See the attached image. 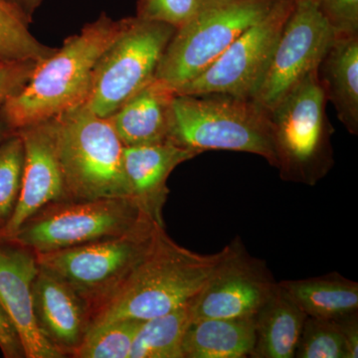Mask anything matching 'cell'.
Wrapping results in <instances>:
<instances>
[{"mask_svg":"<svg viewBox=\"0 0 358 358\" xmlns=\"http://www.w3.org/2000/svg\"><path fill=\"white\" fill-rule=\"evenodd\" d=\"M122 20L103 13L35 66L25 86L0 112L8 131L54 119L86 103L99 58L119 34Z\"/></svg>","mask_w":358,"mask_h":358,"instance_id":"1","label":"cell"},{"mask_svg":"<svg viewBox=\"0 0 358 358\" xmlns=\"http://www.w3.org/2000/svg\"><path fill=\"white\" fill-rule=\"evenodd\" d=\"M195 253L160 227L152 248L112 296L92 315V327L119 320H147L187 305L227 254Z\"/></svg>","mask_w":358,"mask_h":358,"instance_id":"2","label":"cell"},{"mask_svg":"<svg viewBox=\"0 0 358 358\" xmlns=\"http://www.w3.org/2000/svg\"><path fill=\"white\" fill-rule=\"evenodd\" d=\"M169 141L199 155L219 150L260 155L277 167L270 112L254 99L176 94Z\"/></svg>","mask_w":358,"mask_h":358,"instance_id":"3","label":"cell"},{"mask_svg":"<svg viewBox=\"0 0 358 358\" xmlns=\"http://www.w3.org/2000/svg\"><path fill=\"white\" fill-rule=\"evenodd\" d=\"M68 199H131L124 148L109 119L81 105L54 117Z\"/></svg>","mask_w":358,"mask_h":358,"instance_id":"4","label":"cell"},{"mask_svg":"<svg viewBox=\"0 0 358 358\" xmlns=\"http://www.w3.org/2000/svg\"><path fill=\"white\" fill-rule=\"evenodd\" d=\"M327 103L315 70L268 110L282 180L315 186L333 169L334 129Z\"/></svg>","mask_w":358,"mask_h":358,"instance_id":"5","label":"cell"},{"mask_svg":"<svg viewBox=\"0 0 358 358\" xmlns=\"http://www.w3.org/2000/svg\"><path fill=\"white\" fill-rule=\"evenodd\" d=\"M278 0H203L167 44L155 78L176 91L206 70Z\"/></svg>","mask_w":358,"mask_h":358,"instance_id":"6","label":"cell"},{"mask_svg":"<svg viewBox=\"0 0 358 358\" xmlns=\"http://www.w3.org/2000/svg\"><path fill=\"white\" fill-rule=\"evenodd\" d=\"M164 226L148 218L120 236L35 255L40 268L62 280L83 299L92 319L147 255Z\"/></svg>","mask_w":358,"mask_h":358,"instance_id":"7","label":"cell"},{"mask_svg":"<svg viewBox=\"0 0 358 358\" xmlns=\"http://www.w3.org/2000/svg\"><path fill=\"white\" fill-rule=\"evenodd\" d=\"M148 218L131 199H64L40 209L4 240L48 253L120 236Z\"/></svg>","mask_w":358,"mask_h":358,"instance_id":"8","label":"cell"},{"mask_svg":"<svg viewBox=\"0 0 358 358\" xmlns=\"http://www.w3.org/2000/svg\"><path fill=\"white\" fill-rule=\"evenodd\" d=\"M176 31L173 26L138 16L122 18L119 34L96 62L85 105L94 114L109 119L154 79Z\"/></svg>","mask_w":358,"mask_h":358,"instance_id":"9","label":"cell"},{"mask_svg":"<svg viewBox=\"0 0 358 358\" xmlns=\"http://www.w3.org/2000/svg\"><path fill=\"white\" fill-rule=\"evenodd\" d=\"M296 0H278L270 11L238 37L199 76L176 90L178 95L220 93L253 99L272 60Z\"/></svg>","mask_w":358,"mask_h":358,"instance_id":"10","label":"cell"},{"mask_svg":"<svg viewBox=\"0 0 358 358\" xmlns=\"http://www.w3.org/2000/svg\"><path fill=\"white\" fill-rule=\"evenodd\" d=\"M334 37L317 2L296 0L254 100L270 110L313 71Z\"/></svg>","mask_w":358,"mask_h":358,"instance_id":"11","label":"cell"},{"mask_svg":"<svg viewBox=\"0 0 358 358\" xmlns=\"http://www.w3.org/2000/svg\"><path fill=\"white\" fill-rule=\"evenodd\" d=\"M203 289L190 301L192 322L255 315L274 293L278 282L261 259L250 255L239 237Z\"/></svg>","mask_w":358,"mask_h":358,"instance_id":"12","label":"cell"},{"mask_svg":"<svg viewBox=\"0 0 358 358\" xmlns=\"http://www.w3.org/2000/svg\"><path fill=\"white\" fill-rule=\"evenodd\" d=\"M24 145V166L20 199L2 239L13 236L20 226L46 205L68 199L64 176L56 148L54 119L17 131Z\"/></svg>","mask_w":358,"mask_h":358,"instance_id":"13","label":"cell"},{"mask_svg":"<svg viewBox=\"0 0 358 358\" xmlns=\"http://www.w3.org/2000/svg\"><path fill=\"white\" fill-rule=\"evenodd\" d=\"M38 271L34 252L9 240H0V305L17 331L24 357H65L37 326L32 287Z\"/></svg>","mask_w":358,"mask_h":358,"instance_id":"14","label":"cell"},{"mask_svg":"<svg viewBox=\"0 0 358 358\" xmlns=\"http://www.w3.org/2000/svg\"><path fill=\"white\" fill-rule=\"evenodd\" d=\"M32 296L40 331L64 357H72L91 324L88 306L69 285L40 268Z\"/></svg>","mask_w":358,"mask_h":358,"instance_id":"15","label":"cell"},{"mask_svg":"<svg viewBox=\"0 0 358 358\" xmlns=\"http://www.w3.org/2000/svg\"><path fill=\"white\" fill-rule=\"evenodd\" d=\"M199 155L171 141L124 147V169L131 199L154 220L164 225L162 209L169 190L166 182L176 166Z\"/></svg>","mask_w":358,"mask_h":358,"instance_id":"16","label":"cell"},{"mask_svg":"<svg viewBox=\"0 0 358 358\" xmlns=\"http://www.w3.org/2000/svg\"><path fill=\"white\" fill-rule=\"evenodd\" d=\"M176 93L154 78L109 117L124 147L169 141L173 103Z\"/></svg>","mask_w":358,"mask_h":358,"instance_id":"17","label":"cell"},{"mask_svg":"<svg viewBox=\"0 0 358 358\" xmlns=\"http://www.w3.org/2000/svg\"><path fill=\"white\" fill-rule=\"evenodd\" d=\"M319 83L348 133L358 134V33L334 34L317 68Z\"/></svg>","mask_w":358,"mask_h":358,"instance_id":"18","label":"cell"},{"mask_svg":"<svg viewBox=\"0 0 358 358\" xmlns=\"http://www.w3.org/2000/svg\"><path fill=\"white\" fill-rule=\"evenodd\" d=\"M308 315L278 282L274 293L255 315L252 358H294Z\"/></svg>","mask_w":358,"mask_h":358,"instance_id":"19","label":"cell"},{"mask_svg":"<svg viewBox=\"0 0 358 358\" xmlns=\"http://www.w3.org/2000/svg\"><path fill=\"white\" fill-rule=\"evenodd\" d=\"M255 341V315L195 320L183 339V358L250 357Z\"/></svg>","mask_w":358,"mask_h":358,"instance_id":"20","label":"cell"},{"mask_svg":"<svg viewBox=\"0 0 358 358\" xmlns=\"http://www.w3.org/2000/svg\"><path fill=\"white\" fill-rule=\"evenodd\" d=\"M279 284L308 317L338 320L358 310V282L339 273Z\"/></svg>","mask_w":358,"mask_h":358,"instance_id":"21","label":"cell"},{"mask_svg":"<svg viewBox=\"0 0 358 358\" xmlns=\"http://www.w3.org/2000/svg\"><path fill=\"white\" fill-rule=\"evenodd\" d=\"M189 303L143 320L129 358H183V339L192 322Z\"/></svg>","mask_w":358,"mask_h":358,"instance_id":"22","label":"cell"},{"mask_svg":"<svg viewBox=\"0 0 358 358\" xmlns=\"http://www.w3.org/2000/svg\"><path fill=\"white\" fill-rule=\"evenodd\" d=\"M29 24L17 7L0 0V62L39 63L55 52L33 36Z\"/></svg>","mask_w":358,"mask_h":358,"instance_id":"23","label":"cell"},{"mask_svg":"<svg viewBox=\"0 0 358 358\" xmlns=\"http://www.w3.org/2000/svg\"><path fill=\"white\" fill-rule=\"evenodd\" d=\"M143 322L119 320L92 327L72 357L129 358L134 338Z\"/></svg>","mask_w":358,"mask_h":358,"instance_id":"24","label":"cell"},{"mask_svg":"<svg viewBox=\"0 0 358 358\" xmlns=\"http://www.w3.org/2000/svg\"><path fill=\"white\" fill-rule=\"evenodd\" d=\"M24 166V145L17 131L0 140V235L20 199Z\"/></svg>","mask_w":358,"mask_h":358,"instance_id":"25","label":"cell"},{"mask_svg":"<svg viewBox=\"0 0 358 358\" xmlns=\"http://www.w3.org/2000/svg\"><path fill=\"white\" fill-rule=\"evenodd\" d=\"M294 357L348 358L345 338L338 320L308 317Z\"/></svg>","mask_w":358,"mask_h":358,"instance_id":"26","label":"cell"},{"mask_svg":"<svg viewBox=\"0 0 358 358\" xmlns=\"http://www.w3.org/2000/svg\"><path fill=\"white\" fill-rule=\"evenodd\" d=\"M203 0H136V15L141 20L181 27L199 11Z\"/></svg>","mask_w":358,"mask_h":358,"instance_id":"27","label":"cell"},{"mask_svg":"<svg viewBox=\"0 0 358 358\" xmlns=\"http://www.w3.org/2000/svg\"><path fill=\"white\" fill-rule=\"evenodd\" d=\"M334 34L358 33V0H317Z\"/></svg>","mask_w":358,"mask_h":358,"instance_id":"28","label":"cell"},{"mask_svg":"<svg viewBox=\"0 0 358 358\" xmlns=\"http://www.w3.org/2000/svg\"><path fill=\"white\" fill-rule=\"evenodd\" d=\"M36 65V62H0V112L6 101L25 86Z\"/></svg>","mask_w":358,"mask_h":358,"instance_id":"29","label":"cell"},{"mask_svg":"<svg viewBox=\"0 0 358 358\" xmlns=\"http://www.w3.org/2000/svg\"><path fill=\"white\" fill-rule=\"evenodd\" d=\"M0 350L3 357L6 358L25 357L17 331L1 305H0Z\"/></svg>","mask_w":358,"mask_h":358,"instance_id":"30","label":"cell"},{"mask_svg":"<svg viewBox=\"0 0 358 358\" xmlns=\"http://www.w3.org/2000/svg\"><path fill=\"white\" fill-rule=\"evenodd\" d=\"M338 320L345 338L348 358L358 357V315L350 313Z\"/></svg>","mask_w":358,"mask_h":358,"instance_id":"31","label":"cell"},{"mask_svg":"<svg viewBox=\"0 0 358 358\" xmlns=\"http://www.w3.org/2000/svg\"><path fill=\"white\" fill-rule=\"evenodd\" d=\"M7 1L13 3L14 6L23 13V15L31 22L33 15L36 13L37 9L41 6L44 0H7Z\"/></svg>","mask_w":358,"mask_h":358,"instance_id":"32","label":"cell"},{"mask_svg":"<svg viewBox=\"0 0 358 358\" xmlns=\"http://www.w3.org/2000/svg\"><path fill=\"white\" fill-rule=\"evenodd\" d=\"M8 133H10V131H7L6 127H4L3 124H1V122H0V140L3 138Z\"/></svg>","mask_w":358,"mask_h":358,"instance_id":"33","label":"cell"},{"mask_svg":"<svg viewBox=\"0 0 358 358\" xmlns=\"http://www.w3.org/2000/svg\"><path fill=\"white\" fill-rule=\"evenodd\" d=\"M1 239H2V238H1V235H0V240H1Z\"/></svg>","mask_w":358,"mask_h":358,"instance_id":"34","label":"cell"},{"mask_svg":"<svg viewBox=\"0 0 358 358\" xmlns=\"http://www.w3.org/2000/svg\"><path fill=\"white\" fill-rule=\"evenodd\" d=\"M313 1H315V2H317V0H313Z\"/></svg>","mask_w":358,"mask_h":358,"instance_id":"35","label":"cell"}]
</instances>
